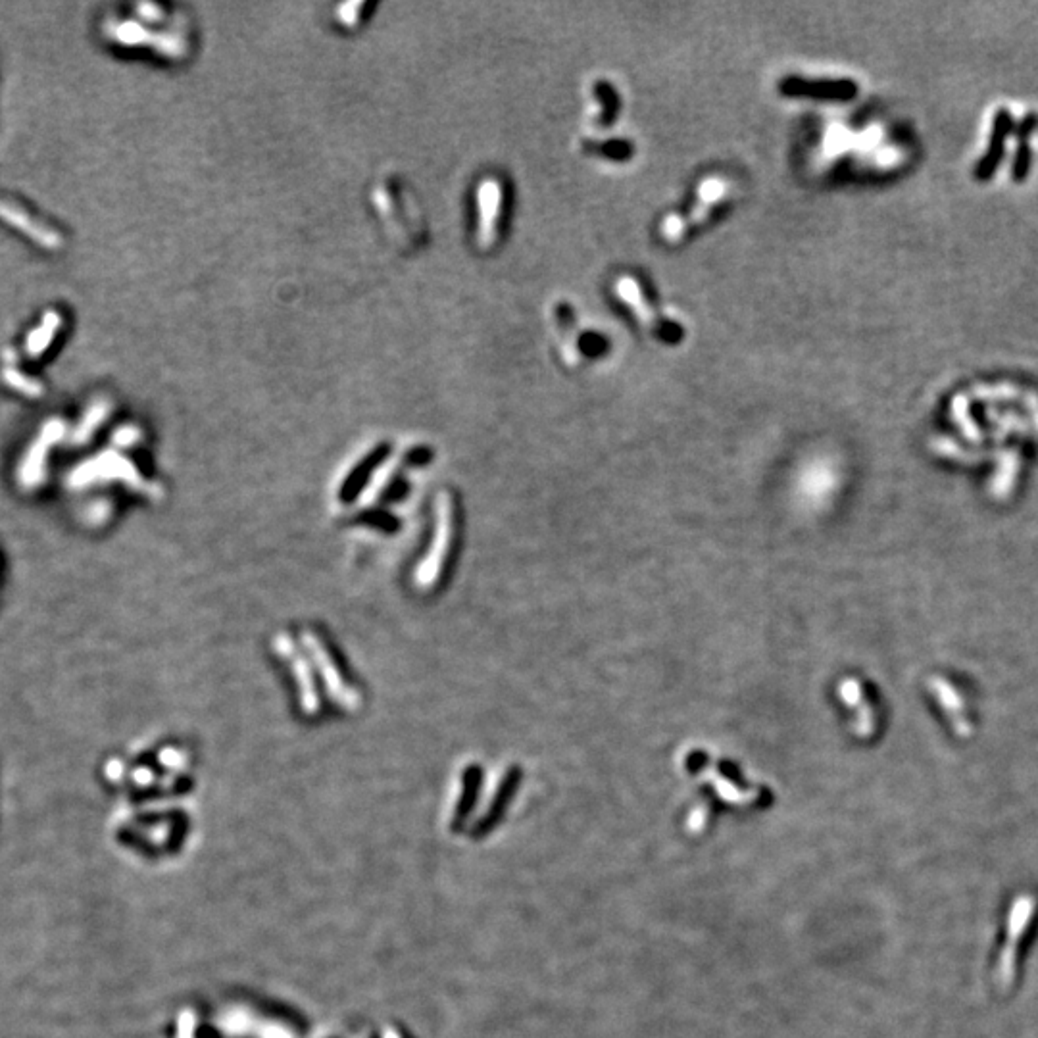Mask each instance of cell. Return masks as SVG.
<instances>
[{"mask_svg": "<svg viewBox=\"0 0 1038 1038\" xmlns=\"http://www.w3.org/2000/svg\"><path fill=\"white\" fill-rule=\"evenodd\" d=\"M456 500L450 493H441L435 500V533L427 556L416 569V583L420 589H431L441 579L456 539Z\"/></svg>", "mask_w": 1038, "mask_h": 1038, "instance_id": "obj_1", "label": "cell"}, {"mask_svg": "<svg viewBox=\"0 0 1038 1038\" xmlns=\"http://www.w3.org/2000/svg\"><path fill=\"white\" fill-rule=\"evenodd\" d=\"M302 641L306 644V650L310 652L316 668L322 673L323 683L329 691V696L343 708V710H358L362 704V698L358 691L348 683L339 668L333 652L329 650L327 643L314 631H304Z\"/></svg>", "mask_w": 1038, "mask_h": 1038, "instance_id": "obj_2", "label": "cell"}, {"mask_svg": "<svg viewBox=\"0 0 1038 1038\" xmlns=\"http://www.w3.org/2000/svg\"><path fill=\"white\" fill-rule=\"evenodd\" d=\"M725 193H727V185L721 179H708L698 191V202L692 208L689 218L681 220L677 216H669L662 225V235L671 243H675L687 233V229L692 225H702V223L708 222L712 212L719 206V202L725 198Z\"/></svg>", "mask_w": 1038, "mask_h": 1038, "instance_id": "obj_3", "label": "cell"}, {"mask_svg": "<svg viewBox=\"0 0 1038 1038\" xmlns=\"http://www.w3.org/2000/svg\"><path fill=\"white\" fill-rule=\"evenodd\" d=\"M275 650L279 652L281 658H287L289 664H291L295 681H297L298 691H300L302 712L306 716H316L320 712V696H318L316 681H314V675H312V669H310L308 660L298 652L297 646L291 641L289 635H279L275 639Z\"/></svg>", "mask_w": 1038, "mask_h": 1038, "instance_id": "obj_4", "label": "cell"}, {"mask_svg": "<svg viewBox=\"0 0 1038 1038\" xmlns=\"http://www.w3.org/2000/svg\"><path fill=\"white\" fill-rule=\"evenodd\" d=\"M714 771L717 775V791L727 800L739 802V804H754L758 808H767L773 802V794L766 787H752L748 781H744L741 769L733 762L719 760Z\"/></svg>", "mask_w": 1038, "mask_h": 1038, "instance_id": "obj_5", "label": "cell"}, {"mask_svg": "<svg viewBox=\"0 0 1038 1038\" xmlns=\"http://www.w3.org/2000/svg\"><path fill=\"white\" fill-rule=\"evenodd\" d=\"M616 295H618L621 302H625L629 306V310L635 314V318L639 320L641 327L646 329L650 335H658V337H664V339H673L671 327H669L668 323L660 320L656 310L648 304V300L644 297L643 287L633 277H629V275L619 277V281L616 283Z\"/></svg>", "mask_w": 1038, "mask_h": 1038, "instance_id": "obj_6", "label": "cell"}, {"mask_svg": "<svg viewBox=\"0 0 1038 1038\" xmlns=\"http://www.w3.org/2000/svg\"><path fill=\"white\" fill-rule=\"evenodd\" d=\"M519 781H521V771H519V767H508V771L504 773L502 781L498 783V789H496L489 810L485 812L483 819L475 825L473 835H477V837L487 835V833L495 827L496 823L502 819V814H504L506 806L510 804V798L514 796V792L518 791Z\"/></svg>", "mask_w": 1038, "mask_h": 1038, "instance_id": "obj_7", "label": "cell"}, {"mask_svg": "<svg viewBox=\"0 0 1038 1038\" xmlns=\"http://www.w3.org/2000/svg\"><path fill=\"white\" fill-rule=\"evenodd\" d=\"M502 206V189L496 181H487L479 189V214H481V245L489 247L496 239V225Z\"/></svg>", "mask_w": 1038, "mask_h": 1038, "instance_id": "obj_8", "label": "cell"}, {"mask_svg": "<svg viewBox=\"0 0 1038 1038\" xmlns=\"http://www.w3.org/2000/svg\"><path fill=\"white\" fill-rule=\"evenodd\" d=\"M1010 129H1012V116L1008 112H998V116L994 120V131H992L987 156L981 160V164L977 166V172H975L979 179H989L990 175L994 173V168L998 166V162L1002 158L1004 139L1008 137Z\"/></svg>", "mask_w": 1038, "mask_h": 1038, "instance_id": "obj_9", "label": "cell"}, {"mask_svg": "<svg viewBox=\"0 0 1038 1038\" xmlns=\"http://www.w3.org/2000/svg\"><path fill=\"white\" fill-rule=\"evenodd\" d=\"M479 783H481V771L479 767L471 766L468 767L466 775H464V792H462V800L458 804V810H456V825H460L473 808L475 804V798H477V791H479Z\"/></svg>", "mask_w": 1038, "mask_h": 1038, "instance_id": "obj_10", "label": "cell"}, {"mask_svg": "<svg viewBox=\"0 0 1038 1038\" xmlns=\"http://www.w3.org/2000/svg\"><path fill=\"white\" fill-rule=\"evenodd\" d=\"M560 325H562V350H564V360L568 366H577L581 362V352H579V346H577V337L571 329V323H569L568 316H566V310H560Z\"/></svg>", "mask_w": 1038, "mask_h": 1038, "instance_id": "obj_11", "label": "cell"}, {"mask_svg": "<svg viewBox=\"0 0 1038 1038\" xmlns=\"http://www.w3.org/2000/svg\"><path fill=\"white\" fill-rule=\"evenodd\" d=\"M712 817H714V800L708 798V800H704V802H702V804L692 812V829H702V827H704Z\"/></svg>", "mask_w": 1038, "mask_h": 1038, "instance_id": "obj_12", "label": "cell"}, {"mask_svg": "<svg viewBox=\"0 0 1038 1038\" xmlns=\"http://www.w3.org/2000/svg\"><path fill=\"white\" fill-rule=\"evenodd\" d=\"M685 766H687V771H689V773H698V771H702L704 767L708 766V756H706V752H702V750H692L691 754L687 756V760H685Z\"/></svg>", "mask_w": 1038, "mask_h": 1038, "instance_id": "obj_13", "label": "cell"}]
</instances>
